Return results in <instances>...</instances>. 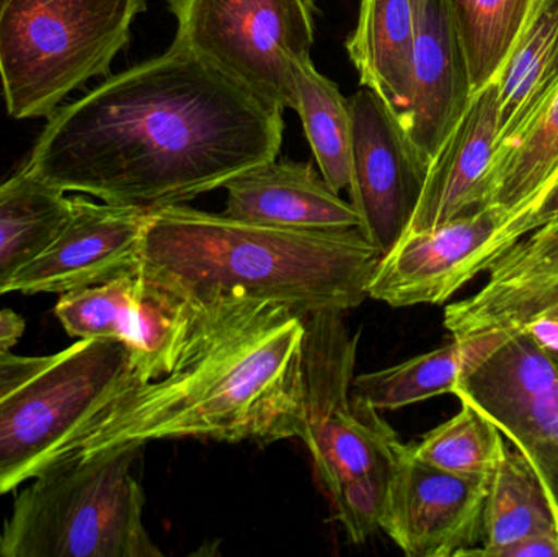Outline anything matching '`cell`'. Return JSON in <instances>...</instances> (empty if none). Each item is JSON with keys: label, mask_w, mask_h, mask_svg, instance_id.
<instances>
[{"label": "cell", "mask_w": 558, "mask_h": 557, "mask_svg": "<svg viewBox=\"0 0 558 557\" xmlns=\"http://www.w3.org/2000/svg\"><path fill=\"white\" fill-rule=\"evenodd\" d=\"M492 477L461 476L416 460L407 445L380 530L409 557L468 556L484 538Z\"/></svg>", "instance_id": "obj_13"}, {"label": "cell", "mask_w": 558, "mask_h": 557, "mask_svg": "<svg viewBox=\"0 0 558 557\" xmlns=\"http://www.w3.org/2000/svg\"><path fill=\"white\" fill-rule=\"evenodd\" d=\"M304 427L335 517L361 545L380 530L393 474L407 444L376 409L351 395L360 336L341 313L305 316Z\"/></svg>", "instance_id": "obj_4"}, {"label": "cell", "mask_w": 558, "mask_h": 557, "mask_svg": "<svg viewBox=\"0 0 558 557\" xmlns=\"http://www.w3.org/2000/svg\"><path fill=\"white\" fill-rule=\"evenodd\" d=\"M294 110L325 182L340 193L350 186L351 117L337 84L317 71L311 56L292 61Z\"/></svg>", "instance_id": "obj_25"}, {"label": "cell", "mask_w": 558, "mask_h": 557, "mask_svg": "<svg viewBox=\"0 0 558 557\" xmlns=\"http://www.w3.org/2000/svg\"><path fill=\"white\" fill-rule=\"evenodd\" d=\"M143 447L74 453L16 496L0 533L2 557H160L144 525L133 474Z\"/></svg>", "instance_id": "obj_5"}, {"label": "cell", "mask_w": 558, "mask_h": 557, "mask_svg": "<svg viewBox=\"0 0 558 557\" xmlns=\"http://www.w3.org/2000/svg\"><path fill=\"white\" fill-rule=\"evenodd\" d=\"M282 107L172 43L59 107L25 169L61 192L159 209L277 159Z\"/></svg>", "instance_id": "obj_1"}, {"label": "cell", "mask_w": 558, "mask_h": 557, "mask_svg": "<svg viewBox=\"0 0 558 557\" xmlns=\"http://www.w3.org/2000/svg\"><path fill=\"white\" fill-rule=\"evenodd\" d=\"M495 81L500 100L498 149L523 130L558 87V0H534Z\"/></svg>", "instance_id": "obj_20"}, {"label": "cell", "mask_w": 558, "mask_h": 557, "mask_svg": "<svg viewBox=\"0 0 558 557\" xmlns=\"http://www.w3.org/2000/svg\"><path fill=\"white\" fill-rule=\"evenodd\" d=\"M202 300L144 274L124 346L137 383L153 382L175 365L198 317Z\"/></svg>", "instance_id": "obj_24"}, {"label": "cell", "mask_w": 558, "mask_h": 557, "mask_svg": "<svg viewBox=\"0 0 558 557\" xmlns=\"http://www.w3.org/2000/svg\"><path fill=\"white\" fill-rule=\"evenodd\" d=\"M71 211L51 244L12 283L25 294H64L97 287L140 268L149 209L72 196Z\"/></svg>", "instance_id": "obj_14"}, {"label": "cell", "mask_w": 558, "mask_h": 557, "mask_svg": "<svg viewBox=\"0 0 558 557\" xmlns=\"http://www.w3.org/2000/svg\"><path fill=\"white\" fill-rule=\"evenodd\" d=\"M173 43L279 107H294L292 61L314 43L312 0H167Z\"/></svg>", "instance_id": "obj_8"}, {"label": "cell", "mask_w": 558, "mask_h": 557, "mask_svg": "<svg viewBox=\"0 0 558 557\" xmlns=\"http://www.w3.org/2000/svg\"><path fill=\"white\" fill-rule=\"evenodd\" d=\"M137 290L140 268L108 283L61 294L54 314L65 332L75 339H113L124 343Z\"/></svg>", "instance_id": "obj_28"}, {"label": "cell", "mask_w": 558, "mask_h": 557, "mask_svg": "<svg viewBox=\"0 0 558 557\" xmlns=\"http://www.w3.org/2000/svg\"><path fill=\"white\" fill-rule=\"evenodd\" d=\"M517 241L513 219L495 206L407 232L380 258L367 298L392 307L446 303Z\"/></svg>", "instance_id": "obj_10"}, {"label": "cell", "mask_w": 558, "mask_h": 557, "mask_svg": "<svg viewBox=\"0 0 558 557\" xmlns=\"http://www.w3.org/2000/svg\"><path fill=\"white\" fill-rule=\"evenodd\" d=\"M498 117L500 100L494 78L472 95L461 120L433 157L407 232L426 231L484 208L485 180L497 149Z\"/></svg>", "instance_id": "obj_16"}, {"label": "cell", "mask_w": 558, "mask_h": 557, "mask_svg": "<svg viewBox=\"0 0 558 557\" xmlns=\"http://www.w3.org/2000/svg\"><path fill=\"white\" fill-rule=\"evenodd\" d=\"M492 557H558V535H536L501 546Z\"/></svg>", "instance_id": "obj_30"}, {"label": "cell", "mask_w": 558, "mask_h": 557, "mask_svg": "<svg viewBox=\"0 0 558 557\" xmlns=\"http://www.w3.org/2000/svg\"><path fill=\"white\" fill-rule=\"evenodd\" d=\"M71 211V199L25 167L0 183V296L16 275L56 238Z\"/></svg>", "instance_id": "obj_22"}, {"label": "cell", "mask_w": 558, "mask_h": 557, "mask_svg": "<svg viewBox=\"0 0 558 557\" xmlns=\"http://www.w3.org/2000/svg\"><path fill=\"white\" fill-rule=\"evenodd\" d=\"M558 218V177L556 182L547 189V192L541 196L539 202L531 208L524 218L523 225H521V231L523 235L527 232L534 231L539 226L546 225V222L553 221Z\"/></svg>", "instance_id": "obj_31"}, {"label": "cell", "mask_w": 558, "mask_h": 557, "mask_svg": "<svg viewBox=\"0 0 558 557\" xmlns=\"http://www.w3.org/2000/svg\"><path fill=\"white\" fill-rule=\"evenodd\" d=\"M448 3L475 94L497 77L534 0H448Z\"/></svg>", "instance_id": "obj_26"}, {"label": "cell", "mask_w": 558, "mask_h": 557, "mask_svg": "<svg viewBox=\"0 0 558 557\" xmlns=\"http://www.w3.org/2000/svg\"><path fill=\"white\" fill-rule=\"evenodd\" d=\"M554 362H556V365H557V368H558V359L554 360Z\"/></svg>", "instance_id": "obj_33"}, {"label": "cell", "mask_w": 558, "mask_h": 557, "mask_svg": "<svg viewBox=\"0 0 558 557\" xmlns=\"http://www.w3.org/2000/svg\"><path fill=\"white\" fill-rule=\"evenodd\" d=\"M26 323L12 310L0 311V352H10L25 332Z\"/></svg>", "instance_id": "obj_32"}, {"label": "cell", "mask_w": 558, "mask_h": 557, "mask_svg": "<svg viewBox=\"0 0 558 557\" xmlns=\"http://www.w3.org/2000/svg\"><path fill=\"white\" fill-rule=\"evenodd\" d=\"M305 340L304 317L282 304L238 293L203 298L173 368L130 383L74 453L182 438L260 445L299 438Z\"/></svg>", "instance_id": "obj_2"}, {"label": "cell", "mask_w": 558, "mask_h": 557, "mask_svg": "<svg viewBox=\"0 0 558 557\" xmlns=\"http://www.w3.org/2000/svg\"><path fill=\"white\" fill-rule=\"evenodd\" d=\"M351 117V205L361 232L387 254L409 231L429 164L383 98L364 87L348 98Z\"/></svg>", "instance_id": "obj_12"}, {"label": "cell", "mask_w": 558, "mask_h": 557, "mask_svg": "<svg viewBox=\"0 0 558 557\" xmlns=\"http://www.w3.org/2000/svg\"><path fill=\"white\" fill-rule=\"evenodd\" d=\"M380 258L360 229L275 228L177 205L150 211L140 267L199 300L238 293L305 317L361 306Z\"/></svg>", "instance_id": "obj_3"}, {"label": "cell", "mask_w": 558, "mask_h": 557, "mask_svg": "<svg viewBox=\"0 0 558 557\" xmlns=\"http://www.w3.org/2000/svg\"><path fill=\"white\" fill-rule=\"evenodd\" d=\"M536 535H558L556 507L531 461L508 440L485 500L482 548L468 556L492 557L501 546Z\"/></svg>", "instance_id": "obj_23"}, {"label": "cell", "mask_w": 558, "mask_h": 557, "mask_svg": "<svg viewBox=\"0 0 558 557\" xmlns=\"http://www.w3.org/2000/svg\"><path fill=\"white\" fill-rule=\"evenodd\" d=\"M487 415L539 474L558 516V368L520 334L459 376L454 392Z\"/></svg>", "instance_id": "obj_9"}, {"label": "cell", "mask_w": 558, "mask_h": 557, "mask_svg": "<svg viewBox=\"0 0 558 557\" xmlns=\"http://www.w3.org/2000/svg\"><path fill=\"white\" fill-rule=\"evenodd\" d=\"M415 20L416 0H361L347 41L361 85L376 92L399 120L409 105Z\"/></svg>", "instance_id": "obj_18"}, {"label": "cell", "mask_w": 558, "mask_h": 557, "mask_svg": "<svg viewBox=\"0 0 558 557\" xmlns=\"http://www.w3.org/2000/svg\"><path fill=\"white\" fill-rule=\"evenodd\" d=\"M558 177V87L523 130L495 150L485 180V206L513 219L514 238L521 225Z\"/></svg>", "instance_id": "obj_19"}, {"label": "cell", "mask_w": 558, "mask_h": 557, "mask_svg": "<svg viewBox=\"0 0 558 557\" xmlns=\"http://www.w3.org/2000/svg\"><path fill=\"white\" fill-rule=\"evenodd\" d=\"M225 215L254 225L308 231L360 229L361 216L311 164L274 159L229 180Z\"/></svg>", "instance_id": "obj_17"}, {"label": "cell", "mask_w": 558, "mask_h": 557, "mask_svg": "<svg viewBox=\"0 0 558 557\" xmlns=\"http://www.w3.org/2000/svg\"><path fill=\"white\" fill-rule=\"evenodd\" d=\"M51 356H22L0 352V398L51 365Z\"/></svg>", "instance_id": "obj_29"}, {"label": "cell", "mask_w": 558, "mask_h": 557, "mask_svg": "<svg viewBox=\"0 0 558 557\" xmlns=\"http://www.w3.org/2000/svg\"><path fill=\"white\" fill-rule=\"evenodd\" d=\"M487 271L478 293L446 307L452 339L524 334L558 359V218L518 239Z\"/></svg>", "instance_id": "obj_11"}, {"label": "cell", "mask_w": 558, "mask_h": 557, "mask_svg": "<svg viewBox=\"0 0 558 557\" xmlns=\"http://www.w3.org/2000/svg\"><path fill=\"white\" fill-rule=\"evenodd\" d=\"M507 336L488 334L456 340L379 372L353 376L351 395L377 412L397 411L441 395H452L465 368L497 349Z\"/></svg>", "instance_id": "obj_21"}, {"label": "cell", "mask_w": 558, "mask_h": 557, "mask_svg": "<svg viewBox=\"0 0 558 557\" xmlns=\"http://www.w3.org/2000/svg\"><path fill=\"white\" fill-rule=\"evenodd\" d=\"M128 347L85 339L56 353L0 398V496L77 450L113 399L134 382Z\"/></svg>", "instance_id": "obj_7"}, {"label": "cell", "mask_w": 558, "mask_h": 557, "mask_svg": "<svg viewBox=\"0 0 558 557\" xmlns=\"http://www.w3.org/2000/svg\"><path fill=\"white\" fill-rule=\"evenodd\" d=\"M508 440L500 428L469 402L461 411L438 425L416 445L413 457L429 467L461 476L492 477L504 460Z\"/></svg>", "instance_id": "obj_27"}, {"label": "cell", "mask_w": 558, "mask_h": 557, "mask_svg": "<svg viewBox=\"0 0 558 557\" xmlns=\"http://www.w3.org/2000/svg\"><path fill=\"white\" fill-rule=\"evenodd\" d=\"M147 0H0V85L15 120L49 118L105 77Z\"/></svg>", "instance_id": "obj_6"}, {"label": "cell", "mask_w": 558, "mask_h": 557, "mask_svg": "<svg viewBox=\"0 0 558 557\" xmlns=\"http://www.w3.org/2000/svg\"><path fill=\"white\" fill-rule=\"evenodd\" d=\"M472 95L468 59L448 0H416L409 105L399 121L426 162L432 164Z\"/></svg>", "instance_id": "obj_15"}, {"label": "cell", "mask_w": 558, "mask_h": 557, "mask_svg": "<svg viewBox=\"0 0 558 557\" xmlns=\"http://www.w3.org/2000/svg\"><path fill=\"white\" fill-rule=\"evenodd\" d=\"M312 2H314V0H312Z\"/></svg>", "instance_id": "obj_34"}]
</instances>
